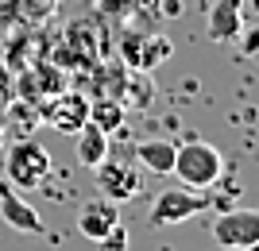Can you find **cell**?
Wrapping results in <instances>:
<instances>
[{
	"label": "cell",
	"mask_w": 259,
	"mask_h": 251,
	"mask_svg": "<svg viewBox=\"0 0 259 251\" xmlns=\"http://www.w3.org/2000/svg\"><path fill=\"white\" fill-rule=\"evenodd\" d=\"M51 178V151L39 139L23 135L4 151V182L16 189H39Z\"/></svg>",
	"instance_id": "obj_1"
},
{
	"label": "cell",
	"mask_w": 259,
	"mask_h": 251,
	"mask_svg": "<svg viewBox=\"0 0 259 251\" xmlns=\"http://www.w3.org/2000/svg\"><path fill=\"white\" fill-rule=\"evenodd\" d=\"M170 174H178L182 186H190V189H209L225 174V159L205 139H190L182 147H174V170Z\"/></svg>",
	"instance_id": "obj_2"
},
{
	"label": "cell",
	"mask_w": 259,
	"mask_h": 251,
	"mask_svg": "<svg viewBox=\"0 0 259 251\" xmlns=\"http://www.w3.org/2000/svg\"><path fill=\"white\" fill-rule=\"evenodd\" d=\"M209 209V197L205 189H190V186H178V189H162L159 197L151 201V228H166V224H182V220L197 217Z\"/></svg>",
	"instance_id": "obj_3"
},
{
	"label": "cell",
	"mask_w": 259,
	"mask_h": 251,
	"mask_svg": "<svg viewBox=\"0 0 259 251\" xmlns=\"http://www.w3.org/2000/svg\"><path fill=\"white\" fill-rule=\"evenodd\" d=\"M213 240L225 251L259 247V213H251V209H225L213 224Z\"/></svg>",
	"instance_id": "obj_4"
},
{
	"label": "cell",
	"mask_w": 259,
	"mask_h": 251,
	"mask_svg": "<svg viewBox=\"0 0 259 251\" xmlns=\"http://www.w3.org/2000/svg\"><path fill=\"white\" fill-rule=\"evenodd\" d=\"M39 120H47L54 131H62V135H74L89 124V101L81 93H51V97L39 105Z\"/></svg>",
	"instance_id": "obj_5"
},
{
	"label": "cell",
	"mask_w": 259,
	"mask_h": 251,
	"mask_svg": "<svg viewBox=\"0 0 259 251\" xmlns=\"http://www.w3.org/2000/svg\"><path fill=\"white\" fill-rule=\"evenodd\" d=\"M97 186L101 193L108 197V201H132V197L143 189V174L136 170L132 163H124V159H105V163L97 166Z\"/></svg>",
	"instance_id": "obj_6"
},
{
	"label": "cell",
	"mask_w": 259,
	"mask_h": 251,
	"mask_svg": "<svg viewBox=\"0 0 259 251\" xmlns=\"http://www.w3.org/2000/svg\"><path fill=\"white\" fill-rule=\"evenodd\" d=\"M0 220H4L12 232H23V236H43L47 232V224H43V217L35 213V205L23 201L20 189L8 186L4 178H0Z\"/></svg>",
	"instance_id": "obj_7"
},
{
	"label": "cell",
	"mask_w": 259,
	"mask_h": 251,
	"mask_svg": "<svg viewBox=\"0 0 259 251\" xmlns=\"http://www.w3.org/2000/svg\"><path fill=\"white\" fill-rule=\"evenodd\" d=\"M112 224H120V209H116V201H108V197H93V201H85V205L77 209V232L93 243H97Z\"/></svg>",
	"instance_id": "obj_8"
},
{
	"label": "cell",
	"mask_w": 259,
	"mask_h": 251,
	"mask_svg": "<svg viewBox=\"0 0 259 251\" xmlns=\"http://www.w3.org/2000/svg\"><path fill=\"white\" fill-rule=\"evenodd\" d=\"M244 27V0H217L209 8V20H205V31L213 43H232Z\"/></svg>",
	"instance_id": "obj_9"
},
{
	"label": "cell",
	"mask_w": 259,
	"mask_h": 251,
	"mask_svg": "<svg viewBox=\"0 0 259 251\" xmlns=\"http://www.w3.org/2000/svg\"><path fill=\"white\" fill-rule=\"evenodd\" d=\"M136 159L147 174H170L174 170V143L170 139H140L136 143Z\"/></svg>",
	"instance_id": "obj_10"
},
{
	"label": "cell",
	"mask_w": 259,
	"mask_h": 251,
	"mask_svg": "<svg viewBox=\"0 0 259 251\" xmlns=\"http://www.w3.org/2000/svg\"><path fill=\"white\" fill-rule=\"evenodd\" d=\"M74 135H77V163L85 166V170H97L108 159V135L101 128H93V124H85V128L74 131Z\"/></svg>",
	"instance_id": "obj_11"
},
{
	"label": "cell",
	"mask_w": 259,
	"mask_h": 251,
	"mask_svg": "<svg viewBox=\"0 0 259 251\" xmlns=\"http://www.w3.org/2000/svg\"><path fill=\"white\" fill-rule=\"evenodd\" d=\"M89 124L101 128L105 135H112L124 124V109H120L116 101H89Z\"/></svg>",
	"instance_id": "obj_12"
},
{
	"label": "cell",
	"mask_w": 259,
	"mask_h": 251,
	"mask_svg": "<svg viewBox=\"0 0 259 251\" xmlns=\"http://www.w3.org/2000/svg\"><path fill=\"white\" fill-rule=\"evenodd\" d=\"M147 51H136V43L124 46V58H128L132 66H143V70H151L159 58H170V39H147Z\"/></svg>",
	"instance_id": "obj_13"
},
{
	"label": "cell",
	"mask_w": 259,
	"mask_h": 251,
	"mask_svg": "<svg viewBox=\"0 0 259 251\" xmlns=\"http://www.w3.org/2000/svg\"><path fill=\"white\" fill-rule=\"evenodd\" d=\"M97 243H101L105 251H128V232H124V224H112V228H108Z\"/></svg>",
	"instance_id": "obj_14"
},
{
	"label": "cell",
	"mask_w": 259,
	"mask_h": 251,
	"mask_svg": "<svg viewBox=\"0 0 259 251\" xmlns=\"http://www.w3.org/2000/svg\"><path fill=\"white\" fill-rule=\"evenodd\" d=\"M39 85H43V93L47 97H51V93H62V74H58V70H43V74H39Z\"/></svg>",
	"instance_id": "obj_15"
},
{
	"label": "cell",
	"mask_w": 259,
	"mask_h": 251,
	"mask_svg": "<svg viewBox=\"0 0 259 251\" xmlns=\"http://www.w3.org/2000/svg\"><path fill=\"white\" fill-rule=\"evenodd\" d=\"M0 147H4V131H0Z\"/></svg>",
	"instance_id": "obj_16"
}]
</instances>
